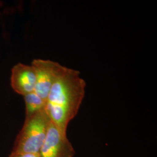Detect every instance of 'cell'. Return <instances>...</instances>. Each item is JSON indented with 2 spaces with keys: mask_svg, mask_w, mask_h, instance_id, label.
Instances as JSON below:
<instances>
[{
  "mask_svg": "<svg viewBox=\"0 0 157 157\" xmlns=\"http://www.w3.org/2000/svg\"><path fill=\"white\" fill-rule=\"evenodd\" d=\"M86 86L79 71L67 67L51 87L45 111L62 135L67 136V126L78 112Z\"/></svg>",
  "mask_w": 157,
  "mask_h": 157,
  "instance_id": "6da1fadb",
  "label": "cell"
},
{
  "mask_svg": "<svg viewBox=\"0 0 157 157\" xmlns=\"http://www.w3.org/2000/svg\"><path fill=\"white\" fill-rule=\"evenodd\" d=\"M50 121L45 109L25 118L12 151L39 154L45 140Z\"/></svg>",
  "mask_w": 157,
  "mask_h": 157,
  "instance_id": "7a4b0ae2",
  "label": "cell"
},
{
  "mask_svg": "<svg viewBox=\"0 0 157 157\" xmlns=\"http://www.w3.org/2000/svg\"><path fill=\"white\" fill-rule=\"evenodd\" d=\"M31 65L36 74L34 91L46 101L52 84L67 67L58 62L42 59H34Z\"/></svg>",
  "mask_w": 157,
  "mask_h": 157,
  "instance_id": "3957f363",
  "label": "cell"
},
{
  "mask_svg": "<svg viewBox=\"0 0 157 157\" xmlns=\"http://www.w3.org/2000/svg\"><path fill=\"white\" fill-rule=\"evenodd\" d=\"M75 151L72 143L50 121L45 140L39 151L40 157H73Z\"/></svg>",
  "mask_w": 157,
  "mask_h": 157,
  "instance_id": "277c9868",
  "label": "cell"
},
{
  "mask_svg": "<svg viewBox=\"0 0 157 157\" xmlns=\"http://www.w3.org/2000/svg\"><path fill=\"white\" fill-rule=\"evenodd\" d=\"M12 88L19 94L24 95L33 92L36 85V74L32 65L18 63L12 69Z\"/></svg>",
  "mask_w": 157,
  "mask_h": 157,
  "instance_id": "5b68a950",
  "label": "cell"
},
{
  "mask_svg": "<svg viewBox=\"0 0 157 157\" xmlns=\"http://www.w3.org/2000/svg\"><path fill=\"white\" fill-rule=\"evenodd\" d=\"M26 105V118L45 109L46 101L34 91L24 95Z\"/></svg>",
  "mask_w": 157,
  "mask_h": 157,
  "instance_id": "8992f818",
  "label": "cell"
},
{
  "mask_svg": "<svg viewBox=\"0 0 157 157\" xmlns=\"http://www.w3.org/2000/svg\"><path fill=\"white\" fill-rule=\"evenodd\" d=\"M8 157H40L39 154L12 151Z\"/></svg>",
  "mask_w": 157,
  "mask_h": 157,
  "instance_id": "52a82bcc",
  "label": "cell"
}]
</instances>
